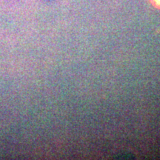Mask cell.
Returning <instances> with one entry per match:
<instances>
[{"label": "cell", "instance_id": "1", "mask_svg": "<svg viewBox=\"0 0 160 160\" xmlns=\"http://www.w3.org/2000/svg\"><path fill=\"white\" fill-rule=\"evenodd\" d=\"M151 2L153 6L160 9V0H151Z\"/></svg>", "mask_w": 160, "mask_h": 160}]
</instances>
